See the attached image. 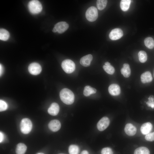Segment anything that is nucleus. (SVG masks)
I'll use <instances>...</instances> for the list:
<instances>
[{"label": "nucleus", "mask_w": 154, "mask_h": 154, "mask_svg": "<svg viewBox=\"0 0 154 154\" xmlns=\"http://www.w3.org/2000/svg\"><path fill=\"white\" fill-rule=\"evenodd\" d=\"M60 96L61 101L67 105H71L74 101V96L73 92L70 90L64 88L60 92Z\"/></svg>", "instance_id": "f257e3e1"}, {"label": "nucleus", "mask_w": 154, "mask_h": 154, "mask_svg": "<svg viewBox=\"0 0 154 154\" xmlns=\"http://www.w3.org/2000/svg\"><path fill=\"white\" fill-rule=\"evenodd\" d=\"M32 126V122L29 119L24 118L22 119L20 122L21 131L23 134H28L31 131Z\"/></svg>", "instance_id": "f03ea898"}, {"label": "nucleus", "mask_w": 154, "mask_h": 154, "mask_svg": "<svg viewBox=\"0 0 154 154\" xmlns=\"http://www.w3.org/2000/svg\"><path fill=\"white\" fill-rule=\"evenodd\" d=\"M28 8L29 11L33 14H37L42 10V6L41 3L38 0L30 1L28 4Z\"/></svg>", "instance_id": "7ed1b4c3"}, {"label": "nucleus", "mask_w": 154, "mask_h": 154, "mask_svg": "<svg viewBox=\"0 0 154 154\" xmlns=\"http://www.w3.org/2000/svg\"><path fill=\"white\" fill-rule=\"evenodd\" d=\"M61 66L64 71L68 74L74 72L75 68L74 63L72 60L68 59L65 60L62 62Z\"/></svg>", "instance_id": "20e7f679"}, {"label": "nucleus", "mask_w": 154, "mask_h": 154, "mask_svg": "<svg viewBox=\"0 0 154 154\" xmlns=\"http://www.w3.org/2000/svg\"><path fill=\"white\" fill-rule=\"evenodd\" d=\"M86 17L89 21L93 22L96 21L98 17L97 9L94 6L89 7L86 12Z\"/></svg>", "instance_id": "39448f33"}, {"label": "nucleus", "mask_w": 154, "mask_h": 154, "mask_svg": "<svg viewBox=\"0 0 154 154\" xmlns=\"http://www.w3.org/2000/svg\"><path fill=\"white\" fill-rule=\"evenodd\" d=\"M28 70L29 73L33 75L39 74L41 71L42 68L38 63L33 62L29 64L28 67Z\"/></svg>", "instance_id": "423d86ee"}, {"label": "nucleus", "mask_w": 154, "mask_h": 154, "mask_svg": "<svg viewBox=\"0 0 154 154\" xmlns=\"http://www.w3.org/2000/svg\"><path fill=\"white\" fill-rule=\"evenodd\" d=\"M110 123L109 118L107 117H104L102 118L97 124V128L100 131H102L106 129Z\"/></svg>", "instance_id": "0eeeda50"}, {"label": "nucleus", "mask_w": 154, "mask_h": 154, "mask_svg": "<svg viewBox=\"0 0 154 154\" xmlns=\"http://www.w3.org/2000/svg\"><path fill=\"white\" fill-rule=\"evenodd\" d=\"M123 35V32L121 29L115 28L111 31L109 37L111 40H116L120 38Z\"/></svg>", "instance_id": "6e6552de"}, {"label": "nucleus", "mask_w": 154, "mask_h": 154, "mask_svg": "<svg viewBox=\"0 0 154 154\" xmlns=\"http://www.w3.org/2000/svg\"><path fill=\"white\" fill-rule=\"evenodd\" d=\"M69 27V25L65 22H59L55 25L54 27L56 29L57 32L62 33L66 31Z\"/></svg>", "instance_id": "1a4fd4ad"}, {"label": "nucleus", "mask_w": 154, "mask_h": 154, "mask_svg": "<svg viewBox=\"0 0 154 154\" xmlns=\"http://www.w3.org/2000/svg\"><path fill=\"white\" fill-rule=\"evenodd\" d=\"M49 128L53 132H56L60 128L61 124L60 121L57 119L51 120L48 124Z\"/></svg>", "instance_id": "9d476101"}, {"label": "nucleus", "mask_w": 154, "mask_h": 154, "mask_svg": "<svg viewBox=\"0 0 154 154\" xmlns=\"http://www.w3.org/2000/svg\"><path fill=\"white\" fill-rule=\"evenodd\" d=\"M108 90L109 93L113 96L118 95L121 92L119 86L115 84H111L108 87Z\"/></svg>", "instance_id": "9b49d317"}, {"label": "nucleus", "mask_w": 154, "mask_h": 154, "mask_svg": "<svg viewBox=\"0 0 154 154\" xmlns=\"http://www.w3.org/2000/svg\"><path fill=\"white\" fill-rule=\"evenodd\" d=\"M59 111V106L58 104L55 102L52 103L48 108V113L52 116H56Z\"/></svg>", "instance_id": "f8f14e48"}, {"label": "nucleus", "mask_w": 154, "mask_h": 154, "mask_svg": "<svg viewBox=\"0 0 154 154\" xmlns=\"http://www.w3.org/2000/svg\"><path fill=\"white\" fill-rule=\"evenodd\" d=\"M125 131L128 135H134L136 133L137 129L135 127L130 123H127L125 127Z\"/></svg>", "instance_id": "ddd939ff"}, {"label": "nucleus", "mask_w": 154, "mask_h": 154, "mask_svg": "<svg viewBox=\"0 0 154 154\" xmlns=\"http://www.w3.org/2000/svg\"><path fill=\"white\" fill-rule=\"evenodd\" d=\"M93 57L91 54H88L82 57L80 60L81 65L85 67L89 66L92 60Z\"/></svg>", "instance_id": "4468645a"}, {"label": "nucleus", "mask_w": 154, "mask_h": 154, "mask_svg": "<svg viewBox=\"0 0 154 154\" xmlns=\"http://www.w3.org/2000/svg\"><path fill=\"white\" fill-rule=\"evenodd\" d=\"M153 128L151 123L149 122L143 123L141 127V133L143 135H147L151 131Z\"/></svg>", "instance_id": "2eb2a0df"}, {"label": "nucleus", "mask_w": 154, "mask_h": 154, "mask_svg": "<svg viewBox=\"0 0 154 154\" xmlns=\"http://www.w3.org/2000/svg\"><path fill=\"white\" fill-rule=\"evenodd\" d=\"M152 79L151 74L149 71L143 73L141 76V81L143 83L150 82L152 81Z\"/></svg>", "instance_id": "dca6fc26"}, {"label": "nucleus", "mask_w": 154, "mask_h": 154, "mask_svg": "<svg viewBox=\"0 0 154 154\" xmlns=\"http://www.w3.org/2000/svg\"><path fill=\"white\" fill-rule=\"evenodd\" d=\"M121 72L125 77H129L130 75L131 72L129 64L127 63L124 64L123 65V67L121 70Z\"/></svg>", "instance_id": "f3484780"}, {"label": "nucleus", "mask_w": 154, "mask_h": 154, "mask_svg": "<svg viewBox=\"0 0 154 154\" xmlns=\"http://www.w3.org/2000/svg\"><path fill=\"white\" fill-rule=\"evenodd\" d=\"M27 149V147L25 144L19 143L17 145L15 152L16 154H24Z\"/></svg>", "instance_id": "a211bd4d"}, {"label": "nucleus", "mask_w": 154, "mask_h": 154, "mask_svg": "<svg viewBox=\"0 0 154 154\" xmlns=\"http://www.w3.org/2000/svg\"><path fill=\"white\" fill-rule=\"evenodd\" d=\"M96 92V89L89 86H87L84 88L83 94L85 96H88L92 94H95Z\"/></svg>", "instance_id": "6ab92c4d"}, {"label": "nucleus", "mask_w": 154, "mask_h": 154, "mask_svg": "<svg viewBox=\"0 0 154 154\" xmlns=\"http://www.w3.org/2000/svg\"><path fill=\"white\" fill-rule=\"evenodd\" d=\"M10 34L9 32L5 29H0V39L1 40L6 41L9 38Z\"/></svg>", "instance_id": "aec40b11"}, {"label": "nucleus", "mask_w": 154, "mask_h": 154, "mask_svg": "<svg viewBox=\"0 0 154 154\" xmlns=\"http://www.w3.org/2000/svg\"><path fill=\"white\" fill-rule=\"evenodd\" d=\"M131 2L130 0H122L120 3V7L123 11H127L129 9Z\"/></svg>", "instance_id": "412c9836"}, {"label": "nucleus", "mask_w": 154, "mask_h": 154, "mask_svg": "<svg viewBox=\"0 0 154 154\" xmlns=\"http://www.w3.org/2000/svg\"><path fill=\"white\" fill-rule=\"evenodd\" d=\"M149 149L144 147H141L136 149L134 151V154H150Z\"/></svg>", "instance_id": "4be33fe9"}, {"label": "nucleus", "mask_w": 154, "mask_h": 154, "mask_svg": "<svg viewBox=\"0 0 154 154\" xmlns=\"http://www.w3.org/2000/svg\"><path fill=\"white\" fill-rule=\"evenodd\" d=\"M145 46L148 48L151 49L154 47V40L151 37H148L144 40Z\"/></svg>", "instance_id": "5701e85b"}, {"label": "nucleus", "mask_w": 154, "mask_h": 154, "mask_svg": "<svg viewBox=\"0 0 154 154\" xmlns=\"http://www.w3.org/2000/svg\"><path fill=\"white\" fill-rule=\"evenodd\" d=\"M68 152L69 154H78L79 152V147L77 145H71L69 147Z\"/></svg>", "instance_id": "b1692460"}, {"label": "nucleus", "mask_w": 154, "mask_h": 154, "mask_svg": "<svg viewBox=\"0 0 154 154\" xmlns=\"http://www.w3.org/2000/svg\"><path fill=\"white\" fill-rule=\"evenodd\" d=\"M107 3L106 0H98L97 1L96 5L98 9L102 10L104 9L106 7Z\"/></svg>", "instance_id": "393cba45"}, {"label": "nucleus", "mask_w": 154, "mask_h": 154, "mask_svg": "<svg viewBox=\"0 0 154 154\" xmlns=\"http://www.w3.org/2000/svg\"><path fill=\"white\" fill-rule=\"evenodd\" d=\"M139 59L141 63L145 62L147 59V55L146 53L144 51H140L138 54Z\"/></svg>", "instance_id": "a878e982"}, {"label": "nucleus", "mask_w": 154, "mask_h": 154, "mask_svg": "<svg viewBox=\"0 0 154 154\" xmlns=\"http://www.w3.org/2000/svg\"><path fill=\"white\" fill-rule=\"evenodd\" d=\"M103 68L104 70L109 74H112L115 72L114 68L111 65L108 66L104 65L103 66Z\"/></svg>", "instance_id": "bb28decb"}, {"label": "nucleus", "mask_w": 154, "mask_h": 154, "mask_svg": "<svg viewBox=\"0 0 154 154\" xmlns=\"http://www.w3.org/2000/svg\"><path fill=\"white\" fill-rule=\"evenodd\" d=\"M149 100L146 103V104L149 107H150L152 108H154V98L152 96H149L148 98Z\"/></svg>", "instance_id": "cd10ccee"}, {"label": "nucleus", "mask_w": 154, "mask_h": 154, "mask_svg": "<svg viewBox=\"0 0 154 154\" xmlns=\"http://www.w3.org/2000/svg\"><path fill=\"white\" fill-rule=\"evenodd\" d=\"M8 108L7 104L4 101L0 100V111L2 112L6 110Z\"/></svg>", "instance_id": "c85d7f7f"}, {"label": "nucleus", "mask_w": 154, "mask_h": 154, "mask_svg": "<svg viewBox=\"0 0 154 154\" xmlns=\"http://www.w3.org/2000/svg\"><path fill=\"white\" fill-rule=\"evenodd\" d=\"M101 154H113L112 149L109 147H105L102 149L101 151Z\"/></svg>", "instance_id": "c756f323"}, {"label": "nucleus", "mask_w": 154, "mask_h": 154, "mask_svg": "<svg viewBox=\"0 0 154 154\" xmlns=\"http://www.w3.org/2000/svg\"><path fill=\"white\" fill-rule=\"evenodd\" d=\"M145 139L150 141H154V132L149 133L146 135L145 137Z\"/></svg>", "instance_id": "7c9ffc66"}, {"label": "nucleus", "mask_w": 154, "mask_h": 154, "mask_svg": "<svg viewBox=\"0 0 154 154\" xmlns=\"http://www.w3.org/2000/svg\"><path fill=\"white\" fill-rule=\"evenodd\" d=\"M4 139V135L3 133L1 132H0V142H1Z\"/></svg>", "instance_id": "2f4dec72"}, {"label": "nucleus", "mask_w": 154, "mask_h": 154, "mask_svg": "<svg viewBox=\"0 0 154 154\" xmlns=\"http://www.w3.org/2000/svg\"><path fill=\"white\" fill-rule=\"evenodd\" d=\"M3 67L1 64H0V74L1 76L3 72Z\"/></svg>", "instance_id": "473e14b6"}, {"label": "nucleus", "mask_w": 154, "mask_h": 154, "mask_svg": "<svg viewBox=\"0 0 154 154\" xmlns=\"http://www.w3.org/2000/svg\"><path fill=\"white\" fill-rule=\"evenodd\" d=\"M81 154H89L88 151L86 150H83V151Z\"/></svg>", "instance_id": "72a5a7b5"}, {"label": "nucleus", "mask_w": 154, "mask_h": 154, "mask_svg": "<svg viewBox=\"0 0 154 154\" xmlns=\"http://www.w3.org/2000/svg\"><path fill=\"white\" fill-rule=\"evenodd\" d=\"M105 65L106 66H108L110 65V64L108 62H106L105 63Z\"/></svg>", "instance_id": "f704fd0d"}, {"label": "nucleus", "mask_w": 154, "mask_h": 154, "mask_svg": "<svg viewBox=\"0 0 154 154\" xmlns=\"http://www.w3.org/2000/svg\"><path fill=\"white\" fill-rule=\"evenodd\" d=\"M37 154H45L42 153H38Z\"/></svg>", "instance_id": "c9c22d12"}, {"label": "nucleus", "mask_w": 154, "mask_h": 154, "mask_svg": "<svg viewBox=\"0 0 154 154\" xmlns=\"http://www.w3.org/2000/svg\"><path fill=\"white\" fill-rule=\"evenodd\" d=\"M63 154V153H60V154Z\"/></svg>", "instance_id": "e433bc0d"}]
</instances>
